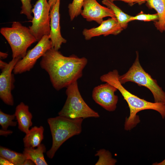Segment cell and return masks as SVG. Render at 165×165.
Masks as SVG:
<instances>
[{"mask_svg": "<svg viewBox=\"0 0 165 165\" xmlns=\"http://www.w3.org/2000/svg\"><path fill=\"white\" fill-rule=\"evenodd\" d=\"M87 63L85 57L73 54L65 56L52 47L42 57L40 65L48 73L53 88L58 91L81 78Z\"/></svg>", "mask_w": 165, "mask_h": 165, "instance_id": "6da1fadb", "label": "cell"}, {"mask_svg": "<svg viewBox=\"0 0 165 165\" xmlns=\"http://www.w3.org/2000/svg\"><path fill=\"white\" fill-rule=\"evenodd\" d=\"M119 76L118 71L115 69L101 76L100 79L102 82L108 83L116 87L127 103L130 109V115L125 119L124 125L125 130H131L140 122L139 116L137 114L141 111L154 110L160 114L163 119H165V104L149 102L133 94L126 89L120 82Z\"/></svg>", "mask_w": 165, "mask_h": 165, "instance_id": "7a4b0ae2", "label": "cell"}, {"mask_svg": "<svg viewBox=\"0 0 165 165\" xmlns=\"http://www.w3.org/2000/svg\"><path fill=\"white\" fill-rule=\"evenodd\" d=\"M83 119H72L59 116L48 119L52 138L51 148L47 152V156L52 159L56 152L66 140L80 134L82 131Z\"/></svg>", "mask_w": 165, "mask_h": 165, "instance_id": "3957f363", "label": "cell"}, {"mask_svg": "<svg viewBox=\"0 0 165 165\" xmlns=\"http://www.w3.org/2000/svg\"><path fill=\"white\" fill-rule=\"evenodd\" d=\"M0 32L9 45L13 58H23L32 44L37 42L29 28L18 21L13 22L11 27H2Z\"/></svg>", "mask_w": 165, "mask_h": 165, "instance_id": "277c9868", "label": "cell"}, {"mask_svg": "<svg viewBox=\"0 0 165 165\" xmlns=\"http://www.w3.org/2000/svg\"><path fill=\"white\" fill-rule=\"evenodd\" d=\"M136 52V56L134 63L126 73L119 75V82L122 84L131 82L139 86H144L152 93L154 102L165 104V92L158 85L157 80L143 69L140 63L138 52Z\"/></svg>", "mask_w": 165, "mask_h": 165, "instance_id": "5b68a950", "label": "cell"}, {"mask_svg": "<svg viewBox=\"0 0 165 165\" xmlns=\"http://www.w3.org/2000/svg\"><path fill=\"white\" fill-rule=\"evenodd\" d=\"M65 103L59 116L74 119L100 117L98 113L91 108L85 101L79 91L77 81L66 88Z\"/></svg>", "mask_w": 165, "mask_h": 165, "instance_id": "8992f818", "label": "cell"}, {"mask_svg": "<svg viewBox=\"0 0 165 165\" xmlns=\"http://www.w3.org/2000/svg\"><path fill=\"white\" fill-rule=\"evenodd\" d=\"M51 9L47 0H38L32 8L33 16L29 28L38 42L44 35H50Z\"/></svg>", "mask_w": 165, "mask_h": 165, "instance_id": "52a82bcc", "label": "cell"}, {"mask_svg": "<svg viewBox=\"0 0 165 165\" xmlns=\"http://www.w3.org/2000/svg\"><path fill=\"white\" fill-rule=\"evenodd\" d=\"M52 47L49 35H44L33 48L27 52L23 58L17 62L13 71L14 74H20L30 71L37 60Z\"/></svg>", "mask_w": 165, "mask_h": 165, "instance_id": "ba28073f", "label": "cell"}, {"mask_svg": "<svg viewBox=\"0 0 165 165\" xmlns=\"http://www.w3.org/2000/svg\"><path fill=\"white\" fill-rule=\"evenodd\" d=\"M117 89L109 83L105 82L94 87L92 92L94 101L103 108L109 112L115 110L118 98L115 92Z\"/></svg>", "mask_w": 165, "mask_h": 165, "instance_id": "9c48e42d", "label": "cell"}, {"mask_svg": "<svg viewBox=\"0 0 165 165\" xmlns=\"http://www.w3.org/2000/svg\"><path fill=\"white\" fill-rule=\"evenodd\" d=\"M21 58H13L6 67L2 70L0 75V98L6 104L13 106L14 101L12 94L13 89L14 78L12 72L14 67Z\"/></svg>", "mask_w": 165, "mask_h": 165, "instance_id": "30bf717a", "label": "cell"}, {"mask_svg": "<svg viewBox=\"0 0 165 165\" xmlns=\"http://www.w3.org/2000/svg\"><path fill=\"white\" fill-rule=\"evenodd\" d=\"M82 8L81 14L88 21H94L100 24L105 17L116 18L111 9L102 6L96 0H84Z\"/></svg>", "mask_w": 165, "mask_h": 165, "instance_id": "8fae6325", "label": "cell"}, {"mask_svg": "<svg viewBox=\"0 0 165 165\" xmlns=\"http://www.w3.org/2000/svg\"><path fill=\"white\" fill-rule=\"evenodd\" d=\"M100 25L90 29L85 28L82 33L86 40L92 38L103 35L105 36L110 35H117L123 29L119 24L116 18H112L103 20Z\"/></svg>", "mask_w": 165, "mask_h": 165, "instance_id": "7c38bea8", "label": "cell"}, {"mask_svg": "<svg viewBox=\"0 0 165 165\" xmlns=\"http://www.w3.org/2000/svg\"><path fill=\"white\" fill-rule=\"evenodd\" d=\"M60 2V0H57L50 11V30L49 37L52 47L56 50H59L62 44L67 42V40L62 36L61 34L59 13Z\"/></svg>", "mask_w": 165, "mask_h": 165, "instance_id": "4fadbf2b", "label": "cell"}, {"mask_svg": "<svg viewBox=\"0 0 165 165\" xmlns=\"http://www.w3.org/2000/svg\"><path fill=\"white\" fill-rule=\"evenodd\" d=\"M14 114L19 129L26 134L32 125V116L29 111V106L24 103L21 102L16 106Z\"/></svg>", "mask_w": 165, "mask_h": 165, "instance_id": "5bb4252c", "label": "cell"}, {"mask_svg": "<svg viewBox=\"0 0 165 165\" xmlns=\"http://www.w3.org/2000/svg\"><path fill=\"white\" fill-rule=\"evenodd\" d=\"M146 5L149 9H154L159 19L154 21L156 29L161 33L165 32V0H145Z\"/></svg>", "mask_w": 165, "mask_h": 165, "instance_id": "9a60e30c", "label": "cell"}, {"mask_svg": "<svg viewBox=\"0 0 165 165\" xmlns=\"http://www.w3.org/2000/svg\"><path fill=\"white\" fill-rule=\"evenodd\" d=\"M44 131L42 126L32 127L23 139L24 147L35 148L39 145L43 139Z\"/></svg>", "mask_w": 165, "mask_h": 165, "instance_id": "2e32d148", "label": "cell"}, {"mask_svg": "<svg viewBox=\"0 0 165 165\" xmlns=\"http://www.w3.org/2000/svg\"><path fill=\"white\" fill-rule=\"evenodd\" d=\"M45 145L41 144L35 148H25L23 154L26 159L31 160L36 165H47L45 160L44 153L46 152Z\"/></svg>", "mask_w": 165, "mask_h": 165, "instance_id": "e0dca14e", "label": "cell"}, {"mask_svg": "<svg viewBox=\"0 0 165 165\" xmlns=\"http://www.w3.org/2000/svg\"><path fill=\"white\" fill-rule=\"evenodd\" d=\"M102 3L111 9L113 12L119 24L123 29L127 28L132 16L124 13L111 0H102Z\"/></svg>", "mask_w": 165, "mask_h": 165, "instance_id": "ac0fdd59", "label": "cell"}, {"mask_svg": "<svg viewBox=\"0 0 165 165\" xmlns=\"http://www.w3.org/2000/svg\"><path fill=\"white\" fill-rule=\"evenodd\" d=\"M0 156L7 159L14 165H23L26 159L23 153H18L1 146Z\"/></svg>", "mask_w": 165, "mask_h": 165, "instance_id": "d6986e66", "label": "cell"}, {"mask_svg": "<svg viewBox=\"0 0 165 165\" xmlns=\"http://www.w3.org/2000/svg\"><path fill=\"white\" fill-rule=\"evenodd\" d=\"M99 158L95 165H115L117 160L113 158L111 153L105 149H101L97 151L95 155Z\"/></svg>", "mask_w": 165, "mask_h": 165, "instance_id": "ffe728a7", "label": "cell"}, {"mask_svg": "<svg viewBox=\"0 0 165 165\" xmlns=\"http://www.w3.org/2000/svg\"><path fill=\"white\" fill-rule=\"evenodd\" d=\"M84 0H73L69 4L68 13L71 21L81 14Z\"/></svg>", "mask_w": 165, "mask_h": 165, "instance_id": "44dd1931", "label": "cell"}, {"mask_svg": "<svg viewBox=\"0 0 165 165\" xmlns=\"http://www.w3.org/2000/svg\"><path fill=\"white\" fill-rule=\"evenodd\" d=\"M16 118L15 114L9 115L3 112L0 110V125L2 129L7 130L9 126L15 127L17 122L13 120Z\"/></svg>", "mask_w": 165, "mask_h": 165, "instance_id": "7402d4cb", "label": "cell"}, {"mask_svg": "<svg viewBox=\"0 0 165 165\" xmlns=\"http://www.w3.org/2000/svg\"><path fill=\"white\" fill-rule=\"evenodd\" d=\"M159 16L156 13L154 14L144 13L142 11L135 16H132L130 18V21L138 20L146 22L155 21L158 20Z\"/></svg>", "mask_w": 165, "mask_h": 165, "instance_id": "603a6c76", "label": "cell"}, {"mask_svg": "<svg viewBox=\"0 0 165 165\" xmlns=\"http://www.w3.org/2000/svg\"><path fill=\"white\" fill-rule=\"evenodd\" d=\"M20 0L22 3L20 14L25 15L28 20H31L33 17L32 15V6L31 3V0Z\"/></svg>", "mask_w": 165, "mask_h": 165, "instance_id": "cb8c5ba5", "label": "cell"}, {"mask_svg": "<svg viewBox=\"0 0 165 165\" xmlns=\"http://www.w3.org/2000/svg\"><path fill=\"white\" fill-rule=\"evenodd\" d=\"M113 1H121L127 3L130 6H132L134 4L138 3L141 5L146 2L145 0H111Z\"/></svg>", "mask_w": 165, "mask_h": 165, "instance_id": "d4e9b609", "label": "cell"}, {"mask_svg": "<svg viewBox=\"0 0 165 165\" xmlns=\"http://www.w3.org/2000/svg\"><path fill=\"white\" fill-rule=\"evenodd\" d=\"M0 165H14L13 164L8 160L1 156H0Z\"/></svg>", "mask_w": 165, "mask_h": 165, "instance_id": "484cf974", "label": "cell"}, {"mask_svg": "<svg viewBox=\"0 0 165 165\" xmlns=\"http://www.w3.org/2000/svg\"><path fill=\"white\" fill-rule=\"evenodd\" d=\"M13 133V131L10 130H4L1 129L0 130V135L7 136L9 135L10 134Z\"/></svg>", "mask_w": 165, "mask_h": 165, "instance_id": "4316f807", "label": "cell"}, {"mask_svg": "<svg viewBox=\"0 0 165 165\" xmlns=\"http://www.w3.org/2000/svg\"><path fill=\"white\" fill-rule=\"evenodd\" d=\"M34 163L31 160L26 159L24 162L23 165H34Z\"/></svg>", "mask_w": 165, "mask_h": 165, "instance_id": "83f0119b", "label": "cell"}, {"mask_svg": "<svg viewBox=\"0 0 165 165\" xmlns=\"http://www.w3.org/2000/svg\"><path fill=\"white\" fill-rule=\"evenodd\" d=\"M8 63H6L2 60H0V68L1 70L4 69L7 65Z\"/></svg>", "mask_w": 165, "mask_h": 165, "instance_id": "f1b7e54d", "label": "cell"}, {"mask_svg": "<svg viewBox=\"0 0 165 165\" xmlns=\"http://www.w3.org/2000/svg\"><path fill=\"white\" fill-rule=\"evenodd\" d=\"M8 54L7 53L0 52V57L1 59H5L7 57Z\"/></svg>", "mask_w": 165, "mask_h": 165, "instance_id": "f546056e", "label": "cell"}, {"mask_svg": "<svg viewBox=\"0 0 165 165\" xmlns=\"http://www.w3.org/2000/svg\"><path fill=\"white\" fill-rule=\"evenodd\" d=\"M57 0H49L48 2L50 5L51 8L52 6L55 4Z\"/></svg>", "mask_w": 165, "mask_h": 165, "instance_id": "4dcf8cb0", "label": "cell"}, {"mask_svg": "<svg viewBox=\"0 0 165 165\" xmlns=\"http://www.w3.org/2000/svg\"><path fill=\"white\" fill-rule=\"evenodd\" d=\"M153 165H165V159L161 162L158 163L156 162L153 163Z\"/></svg>", "mask_w": 165, "mask_h": 165, "instance_id": "1f68e13d", "label": "cell"}]
</instances>
